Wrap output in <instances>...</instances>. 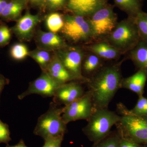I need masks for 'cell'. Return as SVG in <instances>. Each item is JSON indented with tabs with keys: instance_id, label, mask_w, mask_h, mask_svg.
<instances>
[{
	"instance_id": "1",
	"label": "cell",
	"mask_w": 147,
	"mask_h": 147,
	"mask_svg": "<svg viewBox=\"0 0 147 147\" xmlns=\"http://www.w3.org/2000/svg\"><path fill=\"white\" fill-rule=\"evenodd\" d=\"M123 61L102 66L86 83L91 95L94 109L108 108L109 103L121 88L123 78L121 65Z\"/></svg>"
},
{
	"instance_id": "2",
	"label": "cell",
	"mask_w": 147,
	"mask_h": 147,
	"mask_svg": "<svg viewBox=\"0 0 147 147\" xmlns=\"http://www.w3.org/2000/svg\"><path fill=\"white\" fill-rule=\"evenodd\" d=\"M117 110L121 119L115 125L121 138L147 144V116L135 115L121 102L117 105Z\"/></svg>"
},
{
	"instance_id": "3",
	"label": "cell",
	"mask_w": 147,
	"mask_h": 147,
	"mask_svg": "<svg viewBox=\"0 0 147 147\" xmlns=\"http://www.w3.org/2000/svg\"><path fill=\"white\" fill-rule=\"evenodd\" d=\"M120 119L118 113L108 108L94 109L82 131L90 142L95 143L108 136Z\"/></svg>"
},
{
	"instance_id": "4",
	"label": "cell",
	"mask_w": 147,
	"mask_h": 147,
	"mask_svg": "<svg viewBox=\"0 0 147 147\" xmlns=\"http://www.w3.org/2000/svg\"><path fill=\"white\" fill-rule=\"evenodd\" d=\"M63 107L60 108L53 102H50L46 113L40 116L34 130V134L44 140L64 137L67 124L62 117Z\"/></svg>"
},
{
	"instance_id": "5",
	"label": "cell",
	"mask_w": 147,
	"mask_h": 147,
	"mask_svg": "<svg viewBox=\"0 0 147 147\" xmlns=\"http://www.w3.org/2000/svg\"><path fill=\"white\" fill-rule=\"evenodd\" d=\"M123 54L127 53L140 40L134 18L128 16L120 22L105 39Z\"/></svg>"
},
{
	"instance_id": "6",
	"label": "cell",
	"mask_w": 147,
	"mask_h": 147,
	"mask_svg": "<svg viewBox=\"0 0 147 147\" xmlns=\"http://www.w3.org/2000/svg\"><path fill=\"white\" fill-rule=\"evenodd\" d=\"M114 6L107 3L88 16L92 40H103L111 33L117 24V16Z\"/></svg>"
},
{
	"instance_id": "7",
	"label": "cell",
	"mask_w": 147,
	"mask_h": 147,
	"mask_svg": "<svg viewBox=\"0 0 147 147\" xmlns=\"http://www.w3.org/2000/svg\"><path fill=\"white\" fill-rule=\"evenodd\" d=\"M61 32L69 41L74 43H88L93 41L91 30L88 18L80 15H65Z\"/></svg>"
},
{
	"instance_id": "8",
	"label": "cell",
	"mask_w": 147,
	"mask_h": 147,
	"mask_svg": "<svg viewBox=\"0 0 147 147\" xmlns=\"http://www.w3.org/2000/svg\"><path fill=\"white\" fill-rule=\"evenodd\" d=\"M66 69L79 82L86 84L89 79L83 76L82 64L85 54L83 49L77 46L68 45L56 52Z\"/></svg>"
},
{
	"instance_id": "9",
	"label": "cell",
	"mask_w": 147,
	"mask_h": 147,
	"mask_svg": "<svg viewBox=\"0 0 147 147\" xmlns=\"http://www.w3.org/2000/svg\"><path fill=\"white\" fill-rule=\"evenodd\" d=\"M94 110L91 95L89 91L75 101L63 107L62 117L67 124L70 122L79 120L89 119Z\"/></svg>"
},
{
	"instance_id": "10",
	"label": "cell",
	"mask_w": 147,
	"mask_h": 147,
	"mask_svg": "<svg viewBox=\"0 0 147 147\" xmlns=\"http://www.w3.org/2000/svg\"><path fill=\"white\" fill-rule=\"evenodd\" d=\"M60 86L47 71H42L38 78L30 82L26 90L18 95V98L19 100H23L33 94L39 95L43 97H53L55 91Z\"/></svg>"
},
{
	"instance_id": "11",
	"label": "cell",
	"mask_w": 147,
	"mask_h": 147,
	"mask_svg": "<svg viewBox=\"0 0 147 147\" xmlns=\"http://www.w3.org/2000/svg\"><path fill=\"white\" fill-rule=\"evenodd\" d=\"M83 84L79 81H72L61 85L55 91L53 102L57 105L66 106L79 99L86 92Z\"/></svg>"
},
{
	"instance_id": "12",
	"label": "cell",
	"mask_w": 147,
	"mask_h": 147,
	"mask_svg": "<svg viewBox=\"0 0 147 147\" xmlns=\"http://www.w3.org/2000/svg\"><path fill=\"white\" fill-rule=\"evenodd\" d=\"M41 21L39 14L33 15L27 11L10 29L19 40L29 41L34 36L36 28Z\"/></svg>"
},
{
	"instance_id": "13",
	"label": "cell",
	"mask_w": 147,
	"mask_h": 147,
	"mask_svg": "<svg viewBox=\"0 0 147 147\" xmlns=\"http://www.w3.org/2000/svg\"><path fill=\"white\" fill-rule=\"evenodd\" d=\"M34 35L38 47L42 50L56 52L68 45L65 40L57 33L38 30Z\"/></svg>"
},
{
	"instance_id": "14",
	"label": "cell",
	"mask_w": 147,
	"mask_h": 147,
	"mask_svg": "<svg viewBox=\"0 0 147 147\" xmlns=\"http://www.w3.org/2000/svg\"><path fill=\"white\" fill-rule=\"evenodd\" d=\"M107 2L108 0H67L66 6L73 14L88 17Z\"/></svg>"
},
{
	"instance_id": "15",
	"label": "cell",
	"mask_w": 147,
	"mask_h": 147,
	"mask_svg": "<svg viewBox=\"0 0 147 147\" xmlns=\"http://www.w3.org/2000/svg\"><path fill=\"white\" fill-rule=\"evenodd\" d=\"M84 49L105 60L117 59L123 55L120 51L104 40L89 44Z\"/></svg>"
},
{
	"instance_id": "16",
	"label": "cell",
	"mask_w": 147,
	"mask_h": 147,
	"mask_svg": "<svg viewBox=\"0 0 147 147\" xmlns=\"http://www.w3.org/2000/svg\"><path fill=\"white\" fill-rule=\"evenodd\" d=\"M45 71L60 85L72 81H78L66 69L56 53L53 56Z\"/></svg>"
},
{
	"instance_id": "17",
	"label": "cell",
	"mask_w": 147,
	"mask_h": 147,
	"mask_svg": "<svg viewBox=\"0 0 147 147\" xmlns=\"http://www.w3.org/2000/svg\"><path fill=\"white\" fill-rule=\"evenodd\" d=\"M147 79V71L139 69L132 76L123 78L121 88L130 90L136 93L139 96L143 95Z\"/></svg>"
},
{
	"instance_id": "18",
	"label": "cell",
	"mask_w": 147,
	"mask_h": 147,
	"mask_svg": "<svg viewBox=\"0 0 147 147\" xmlns=\"http://www.w3.org/2000/svg\"><path fill=\"white\" fill-rule=\"evenodd\" d=\"M28 2L27 0H9L0 18L6 22L17 21L21 17Z\"/></svg>"
},
{
	"instance_id": "19",
	"label": "cell",
	"mask_w": 147,
	"mask_h": 147,
	"mask_svg": "<svg viewBox=\"0 0 147 147\" xmlns=\"http://www.w3.org/2000/svg\"><path fill=\"white\" fill-rule=\"evenodd\" d=\"M128 57L139 69L147 72V41L140 40L128 53Z\"/></svg>"
},
{
	"instance_id": "20",
	"label": "cell",
	"mask_w": 147,
	"mask_h": 147,
	"mask_svg": "<svg viewBox=\"0 0 147 147\" xmlns=\"http://www.w3.org/2000/svg\"><path fill=\"white\" fill-rule=\"evenodd\" d=\"M103 65L102 59L97 55L90 53L84 57L82 64L83 76L89 79Z\"/></svg>"
},
{
	"instance_id": "21",
	"label": "cell",
	"mask_w": 147,
	"mask_h": 147,
	"mask_svg": "<svg viewBox=\"0 0 147 147\" xmlns=\"http://www.w3.org/2000/svg\"><path fill=\"white\" fill-rule=\"evenodd\" d=\"M115 5L129 17L135 18L142 12V0H114Z\"/></svg>"
},
{
	"instance_id": "22",
	"label": "cell",
	"mask_w": 147,
	"mask_h": 147,
	"mask_svg": "<svg viewBox=\"0 0 147 147\" xmlns=\"http://www.w3.org/2000/svg\"><path fill=\"white\" fill-rule=\"evenodd\" d=\"M50 52L37 48L29 52V56L39 65L42 71H45L53 59Z\"/></svg>"
},
{
	"instance_id": "23",
	"label": "cell",
	"mask_w": 147,
	"mask_h": 147,
	"mask_svg": "<svg viewBox=\"0 0 147 147\" xmlns=\"http://www.w3.org/2000/svg\"><path fill=\"white\" fill-rule=\"evenodd\" d=\"M45 24L50 32L57 33L61 31L63 26V16L57 12L50 13L46 17Z\"/></svg>"
},
{
	"instance_id": "24",
	"label": "cell",
	"mask_w": 147,
	"mask_h": 147,
	"mask_svg": "<svg viewBox=\"0 0 147 147\" xmlns=\"http://www.w3.org/2000/svg\"><path fill=\"white\" fill-rule=\"evenodd\" d=\"M121 137L117 130L111 132L99 142L93 143L91 147H119Z\"/></svg>"
},
{
	"instance_id": "25",
	"label": "cell",
	"mask_w": 147,
	"mask_h": 147,
	"mask_svg": "<svg viewBox=\"0 0 147 147\" xmlns=\"http://www.w3.org/2000/svg\"><path fill=\"white\" fill-rule=\"evenodd\" d=\"M29 52L28 47L24 43H16L11 47L10 55L14 60L21 61L29 56Z\"/></svg>"
},
{
	"instance_id": "26",
	"label": "cell",
	"mask_w": 147,
	"mask_h": 147,
	"mask_svg": "<svg viewBox=\"0 0 147 147\" xmlns=\"http://www.w3.org/2000/svg\"><path fill=\"white\" fill-rule=\"evenodd\" d=\"M140 36V40L147 41V13H139L134 18Z\"/></svg>"
},
{
	"instance_id": "27",
	"label": "cell",
	"mask_w": 147,
	"mask_h": 147,
	"mask_svg": "<svg viewBox=\"0 0 147 147\" xmlns=\"http://www.w3.org/2000/svg\"><path fill=\"white\" fill-rule=\"evenodd\" d=\"M11 30L5 24L0 26V47H3L8 45L10 42L12 36Z\"/></svg>"
},
{
	"instance_id": "28",
	"label": "cell",
	"mask_w": 147,
	"mask_h": 147,
	"mask_svg": "<svg viewBox=\"0 0 147 147\" xmlns=\"http://www.w3.org/2000/svg\"><path fill=\"white\" fill-rule=\"evenodd\" d=\"M139 97L135 107L131 110V112L138 115L147 116V98L143 95Z\"/></svg>"
},
{
	"instance_id": "29",
	"label": "cell",
	"mask_w": 147,
	"mask_h": 147,
	"mask_svg": "<svg viewBox=\"0 0 147 147\" xmlns=\"http://www.w3.org/2000/svg\"><path fill=\"white\" fill-rule=\"evenodd\" d=\"M11 140L9 125L0 119V144L4 143L7 145Z\"/></svg>"
},
{
	"instance_id": "30",
	"label": "cell",
	"mask_w": 147,
	"mask_h": 147,
	"mask_svg": "<svg viewBox=\"0 0 147 147\" xmlns=\"http://www.w3.org/2000/svg\"><path fill=\"white\" fill-rule=\"evenodd\" d=\"M63 137L44 140L45 143L42 147H61Z\"/></svg>"
},
{
	"instance_id": "31",
	"label": "cell",
	"mask_w": 147,
	"mask_h": 147,
	"mask_svg": "<svg viewBox=\"0 0 147 147\" xmlns=\"http://www.w3.org/2000/svg\"><path fill=\"white\" fill-rule=\"evenodd\" d=\"M45 5L51 9H57L62 8L65 3L61 0H45Z\"/></svg>"
},
{
	"instance_id": "32",
	"label": "cell",
	"mask_w": 147,
	"mask_h": 147,
	"mask_svg": "<svg viewBox=\"0 0 147 147\" xmlns=\"http://www.w3.org/2000/svg\"><path fill=\"white\" fill-rule=\"evenodd\" d=\"M119 147H140L139 144L121 138Z\"/></svg>"
},
{
	"instance_id": "33",
	"label": "cell",
	"mask_w": 147,
	"mask_h": 147,
	"mask_svg": "<svg viewBox=\"0 0 147 147\" xmlns=\"http://www.w3.org/2000/svg\"><path fill=\"white\" fill-rule=\"evenodd\" d=\"M9 83V80L5 77L3 74L0 73V98L3 90L4 87Z\"/></svg>"
},
{
	"instance_id": "34",
	"label": "cell",
	"mask_w": 147,
	"mask_h": 147,
	"mask_svg": "<svg viewBox=\"0 0 147 147\" xmlns=\"http://www.w3.org/2000/svg\"><path fill=\"white\" fill-rule=\"evenodd\" d=\"M32 5L40 7H43L46 6L45 0H27Z\"/></svg>"
},
{
	"instance_id": "35",
	"label": "cell",
	"mask_w": 147,
	"mask_h": 147,
	"mask_svg": "<svg viewBox=\"0 0 147 147\" xmlns=\"http://www.w3.org/2000/svg\"><path fill=\"white\" fill-rule=\"evenodd\" d=\"M9 0H0V16Z\"/></svg>"
},
{
	"instance_id": "36",
	"label": "cell",
	"mask_w": 147,
	"mask_h": 147,
	"mask_svg": "<svg viewBox=\"0 0 147 147\" xmlns=\"http://www.w3.org/2000/svg\"><path fill=\"white\" fill-rule=\"evenodd\" d=\"M6 147H28L25 144V142L23 139H21L18 144L13 146H10L9 144L7 145Z\"/></svg>"
},
{
	"instance_id": "37",
	"label": "cell",
	"mask_w": 147,
	"mask_h": 147,
	"mask_svg": "<svg viewBox=\"0 0 147 147\" xmlns=\"http://www.w3.org/2000/svg\"><path fill=\"white\" fill-rule=\"evenodd\" d=\"M61 1H62L63 2L65 3H67V0H61Z\"/></svg>"
},
{
	"instance_id": "38",
	"label": "cell",
	"mask_w": 147,
	"mask_h": 147,
	"mask_svg": "<svg viewBox=\"0 0 147 147\" xmlns=\"http://www.w3.org/2000/svg\"><path fill=\"white\" fill-rule=\"evenodd\" d=\"M3 24V22H2L0 20V26H1V25L2 24Z\"/></svg>"
},
{
	"instance_id": "39",
	"label": "cell",
	"mask_w": 147,
	"mask_h": 147,
	"mask_svg": "<svg viewBox=\"0 0 147 147\" xmlns=\"http://www.w3.org/2000/svg\"></svg>"
}]
</instances>
